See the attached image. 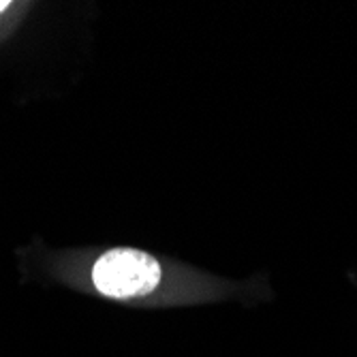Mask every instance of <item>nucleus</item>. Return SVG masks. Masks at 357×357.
I'll use <instances>...</instances> for the list:
<instances>
[{
  "label": "nucleus",
  "instance_id": "f257e3e1",
  "mask_svg": "<svg viewBox=\"0 0 357 357\" xmlns=\"http://www.w3.org/2000/svg\"><path fill=\"white\" fill-rule=\"evenodd\" d=\"M94 287L109 298L148 296L160 282V266L135 248H116L103 255L92 270Z\"/></svg>",
  "mask_w": 357,
  "mask_h": 357
},
{
  "label": "nucleus",
  "instance_id": "f03ea898",
  "mask_svg": "<svg viewBox=\"0 0 357 357\" xmlns=\"http://www.w3.org/2000/svg\"><path fill=\"white\" fill-rule=\"evenodd\" d=\"M9 5H11L9 0H0V11H5V9H7Z\"/></svg>",
  "mask_w": 357,
  "mask_h": 357
}]
</instances>
